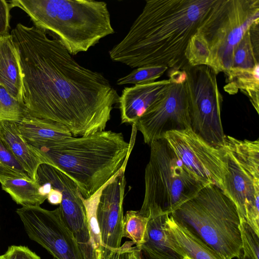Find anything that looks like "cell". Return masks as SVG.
<instances>
[{"mask_svg":"<svg viewBox=\"0 0 259 259\" xmlns=\"http://www.w3.org/2000/svg\"><path fill=\"white\" fill-rule=\"evenodd\" d=\"M228 170L224 192L234 202L240 221L259 235V141L226 136Z\"/></svg>","mask_w":259,"mask_h":259,"instance_id":"ba28073f","label":"cell"},{"mask_svg":"<svg viewBox=\"0 0 259 259\" xmlns=\"http://www.w3.org/2000/svg\"><path fill=\"white\" fill-rule=\"evenodd\" d=\"M54 188L62 194L58 207L62 219L73 234L84 259H99L92 243L84 200L77 184L64 176L55 183Z\"/></svg>","mask_w":259,"mask_h":259,"instance_id":"5bb4252c","label":"cell"},{"mask_svg":"<svg viewBox=\"0 0 259 259\" xmlns=\"http://www.w3.org/2000/svg\"><path fill=\"white\" fill-rule=\"evenodd\" d=\"M166 214L149 219L140 249L158 259H186L174 248L167 238L164 228Z\"/></svg>","mask_w":259,"mask_h":259,"instance_id":"ffe728a7","label":"cell"},{"mask_svg":"<svg viewBox=\"0 0 259 259\" xmlns=\"http://www.w3.org/2000/svg\"><path fill=\"white\" fill-rule=\"evenodd\" d=\"M10 34L28 114L62 124L75 137L105 130L119 97L109 81L80 65L49 32L18 23Z\"/></svg>","mask_w":259,"mask_h":259,"instance_id":"6da1fadb","label":"cell"},{"mask_svg":"<svg viewBox=\"0 0 259 259\" xmlns=\"http://www.w3.org/2000/svg\"><path fill=\"white\" fill-rule=\"evenodd\" d=\"M0 85L18 101L24 103L19 54L10 33L0 36Z\"/></svg>","mask_w":259,"mask_h":259,"instance_id":"e0dca14e","label":"cell"},{"mask_svg":"<svg viewBox=\"0 0 259 259\" xmlns=\"http://www.w3.org/2000/svg\"><path fill=\"white\" fill-rule=\"evenodd\" d=\"M125 168L123 167L102 188L97 198L96 217L104 249L114 250L121 246Z\"/></svg>","mask_w":259,"mask_h":259,"instance_id":"4fadbf2b","label":"cell"},{"mask_svg":"<svg viewBox=\"0 0 259 259\" xmlns=\"http://www.w3.org/2000/svg\"><path fill=\"white\" fill-rule=\"evenodd\" d=\"M149 145L144 197L139 210L148 219L172 213L205 186L189 172L165 139Z\"/></svg>","mask_w":259,"mask_h":259,"instance_id":"8992f818","label":"cell"},{"mask_svg":"<svg viewBox=\"0 0 259 259\" xmlns=\"http://www.w3.org/2000/svg\"><path fill=\"white\" fill-rule=\"evenodd\" d=\"M0 136L31 179L36 181L37 168L45 163L34 148L22 137L17 122H1Z\"/></svg>","mask_w":259,"mask_h":259,"instance_id":"d6986e66","label":"cell"},{"mask_svg":"<svg viewBox=\"0 0 259 259\" xmlns=\"http://www.w3.org/2000/svg\"><path fill=\"white\" fill-rule=\"evenodd\" d=\"M177 157L197 181L224 189L228 170L227 153L223 148L211 146L191 128L172 131L163 136Z\"/></svg>","mask_w":259,"mask_h":259,"instance_id":"30bf717a","label":"cell"},{"mask_svg":"<svg viewBox=\"0 0 259 259\" xmlns=\"http://www.w3.org/2000/svg\"><path fill=\"white\" fill-rule=\"evenodd\" d=\"M225 74L226 75L225 91L230 95H234L239 90L248 98L258 114L259 64L252 69L232 67Z\"/></svg>","mask_w":259,"mask_h":259,"instance_id":"44dd1931","label":"cell"},{"mask_svg":"<svg viewBox=\"0 0 259 259\" xmlns=\"http://www.w3.org/2000/svg\"><path fill=\"white\" fill-rule=\"evenodd\" d=\"M187 78V73L185 70L171 69L169 73L170 82L184 83Z\"/></svg>","mask_w":259,"mask_h":259,"instance_id":"d6a6232c","label":"cell"},{"mask_svg":"<svg viewBox=\"0 0 259 259\" xmlns=\"http://www.w3.org/2000/svg\"><path fill=\"white\" fill-rule=\"evenodd\" d=\"M53 205H59L62 201V194L58 190L52 188L47 199Z\"/></svg>","mask_w":259,"mask_h":259,"instance_id":"836d02e7","label":"cell"},{"mask_svg":"<svg viewBox=\"0 0 259 259\" xmlns=\"http://www.w3.org/2000/svg\"><path fill=\"white\" fill-rule=\"evenodd\" d=\"M258 40V22H256L246 32L236 47L232 67L252 69L259 64Z\"/></svg>","mask_w":259,"mask_h":259,"instance_id":"603a6c76","label":"cell"},{"mask_svg":"<svg viewBox=\"0 0 259 259\" xmlns=\"http://www.w3.org/2000/svg\"><path fill=\"white\" fill-rule=\"evenodd\" d=\"M16 212L29 238L56 259H84L72 233L63 222L58 207L23 206Z\"/></svg>","mask_w":259,"mask_h":259,"instance_id":"8fae6325","label":"cell"},{"mask_svg":"<svg viewBox=\"0 0 259 259\" xmlns=\"http://www.w3.org/2000/svg\"><path fill=\"white\" fill-rule=\"evenodd\" d=\"M133 241H126L120 248L110 250L103 248L99 259H128L130 253L136 246Z\"/></svg>","mask_w":259,"mask_h":259,"instance_id":"f546056e","label":"cell"},{"mask_svg":"<svg viewBox=\"0 0 259 259\" xmlns=\"http://www.w3.org/2000/svg\"><path fill=\"white\" fill-rule=\"evenodd\" d=\"M17 123L22 137L28 144L37 149L73 136L70 131L62 124L29 115Z\"/></svg>","mask_w":259,"mask_h":259,"instance_id":"ac0fdd59","label":"cell"},{"mask_svg":"<svg viewBox=\"0 0 259 259\" xmlns=\"http://www.w3.org/2000/svg\"><path fill=\"white\" fill-rule=\"evenodd\" d=\"M28 115L24 103L14 98L0 85V122H19Z\"/></svg>","mask_w":259,"mask_h":259,"instance_id":"484cf974","label":"cell"},{"mask_svg":"<svg viewBox=\"0 0 259 259\" xmlns=\"http://www.w3.org/2000/svg\"><path fill=\"white\" fill-rule=\"evenodd\" d=\"M36 27L55 35L72 56L115 33L107 4L93 0H11Z\"/></svg>","mask_w":259,"mask_h":259,"instance_id":"277c9868","label":"cell"},{"mask_svg":"<svg viewBox=\"0 0 259 259\" xmlns=\"http://www.w3.org/2000/svg\"><path fill=\"white\" fill-rule=\"evenodd\" d=\"M10 9L8 1L0 0V36L9 33Z\"/></svg>","mask_w":259,"mask_h":259,"instance_id":"1f68e13d","label":"cell"},{"mask_svg":"<svg viewBox=\"0 0 259 259\" xmlns=\"http://www.w3.org/2000/svg\"><path fill=\"white\" fill-rule=\"evenodd\" d=\"M141 256L142 259H158L143 250H141Z\"/></svg>","mask_w":259,"mask_h":259,"instance_id":"d590c367","label":"cell"},{"mask_svg":"<svg viewBox=\"0 0 259 259\" xmlns=\"http://www.w3.org/2000/svg\"><path fill=\"white\" fill-rule=\"evenodd\" d=\"M164 228L174 248L186 259H223L199 237L176 221L171 214L166 215Z\"/></svg>","mask_w":259,"mask_h":259,"instance_id":"2e32d148","label":"cell"},{"mask_svg":"<svg viewBox=\"0 0 259 259\" xmlns=\"http://www.w3.org/2000/svg\"><path fill=\"white\" fill-rule=\"evenodd\" d=\"M137 131L133 124L129 142L121 133L104 130L63 138L42 148H33L45 164L70 177L83 199L88 200L126 166Z\"/></svg>","mask_w":259,"mask_h":259,"instance_id":"3957f363","label":"cell"},{"mask_svg":"<svg viewBox=\"0 0 259 259\" xmlns=\"http://www.w3.org/2000/svg\"><path fill=\"white\" fill-rule=\"evenodd\" d=\"M238 259H250L249 257L247 256L244 255L242 252L240 253V255L238 258Z\"/></svg>","mask_w":259,"mask_h":259,"instance_id":"8d00e7d4","label":"cell"},{"mask_svg":"<svg viewBox=\"0 0 259 259\" xmlns=\"http://www.w3.org/2000/svg\"><path fill=\"white\" fill-rule=\"evenodd\" d=\"M168 69L164 66H149L136 68L128 74L119 78L116 84H139L156 81Z\"/></svg>","mask_w":259,"mask_h":259,"instance_id":"83f0119b","label":"cell"},{"mask_svg":"<svg viewBox=\"0 0 259 259\" xmlns=\"http://www.w3.org/2000/svg\"><path fill=\"white\" fill-rule=\"evenodd\" d=\"M10 179L32 180L0 136V183Z\"/></svg>","mask_w":259,"mask_h":259,"instance_id":"d4e9b609","label":"cell"},{"mask_svg":"<svg viewBox=\"0 0 259 259\" xmlns=\"http://www.w3.org/2000/svg\"><path fill=\"white\" fill-rule=\"evenodd\" d=\"M5 259H40L28 247L22 245H11L3 254Z\"/></svg>","mask_w":259,"mask_h":259,"instance_id":"4dcf8cb0","label":"cell"},{"mask_svg":"<svg viewBox=\"0 0 259 259\" xmlns=\"http://www.w3.org/2000/svg\"><path fill=\"white\" fill-rule=\"evenodd\" d=\"M170 83L168 78L124 88L118 103L121 123L134 124Z\"/></svg>","mask_w":259,"mask_h":259,"instance_id":"9a60e30c","label":"cell"},{"mask_svg":"<svg viewBox=\"0 0 259 259\" xmlns=\"http://www.w3.org/2000/svg\"><path fill=\"white\" fill-rule=\"evenodd\" d=\"M128 259H142L141 249L136 246V248L129 254Z\"/></svg>","mask_w":259,"mask_h":259,"instance_id":"e575fe53","label":"cell"},{"mask_svg":"<svg viewBox=\"0 0 259 259\" xmlns=\"http://www.w3.org/2000/svg\"><path fill=\"white\" fill-rule=\"evenodd\" d=\"M214 0H147L123 38L109 51L131 68L185 70L188 43Z\"/></svg>","mask_w":259,"mask_h":259,"instance_id":"7a4b0ae2","label":"cell"},{"mask_svg":"<svg viewBox=\"0 0 259 259\" xmlns=\"http://www.w3.org/2000/svg\"><path fill=\"white\" fill-rule=\"evenodd\" d=\"M185 58L190 67L209 66L210 52L204 38L196 32L190 38L185 53Z\"/></svg>","mask_w":259,"mask_h":259,"instance_id":"4316f807","label":"cell"},{"mask_svg":"<svg viewBox=\"0 0 259 259\" xmlns=\"http://www.w3.org/2000/svg\"><path fill=\"white\" fill-rule=\"evenodd\" d=\"M1 186L17 204L22 206L40 205L47 199L40 194V186L36 181L10 179L3 182Z\"/></svg>","mask_w":259,"mask_h":259,"instance_id":"7402d4cb","label":"cell"},{"mask_svg":"<svg viewBox=\"0 0 259 259\" xmlns=\"http://www.w3.org/2000/svg\"><path fill=\"white\" fill-rule=\"evenodd\" d=\"M0 259H5L3 255H0Z\"/></svg>","mask_w":259,"mask_h":259,"instance_id":"74e56055","label":"cell"},{"mask_svg":"<svg viewBox=\"0 0 259 259\" xmlns=\"http://www.w3.org/2000/svg\"><path fill=\"white\" fill-rule=\"evenodd\" d=\"M134 124L148 145L168 132L191 128L184 83L170 82Z\"/></svg>","mask_w":259,"mask_h":259,"instance_id":"7c38bea8","label":"cell"},{"mask_svg":"<svg viewBox=\"0 0 259 259\" xmlns=\"http://www.w3.org/2000/svg\"><path fill=\"white\" fill-rule=\"evenodd\" d=\"M259 21L258 0H214L197 32L210 52L209 66L217 75L233 66L234 51L246 32Z\"/></svg>","mask_w":259,"mask_h":259,"instance_id":"52a82bcc","label":"cell"},{"mask_svg":"<svg viewBox=\"0 0 259 259\" xmlns=\"http://www.w3.org/2000/svg\"><path fill=\"white\" fill-rule=\"evenodd\" d=\"M239 229L243 254L250 259H259V235H257L245 220L240 221Z\"/></svg>","mask_w":259,"mask_h":259,"instance_id":"f1b7e54d","label":"cell"},{"mask_svg":"<svg viewBox=\"0 0 259 259\" xmlns=\"http://www.w3.org/2000/svg\"><path fill=\"white\" fill-rule=\"evenodd\" d=\"M170 214L223 259L239 258L242 251L239 216L234 202L220 188L205 185Z\"/></svg>","mask_w":259,"mask_h":259,"instance_id":"5b68a950","label":"cell"},{"mask_svg":"<svg viewBox=\"0 0 259 259\" xmlns=\"http://www.w3.org/2000/svg\"><path fill=\"white\" fill-rule=\"evenodd\" d=\"M148 220L139 210L126 211L123 219L122 237L130 239L140 249L144 241Z\"/></svg>","mask_w":259,"mask_h":259,"instance_id":"cb8c5ba5","label":"cell"},{"mask_svg":"<svg viewBox=\"0 0 259 259\" xmlns=\"http://www.w3.org/2000/svg\"><path fill=\"white\" fill-rule=\"evenodd\" d=\"M185 70L191 128L211 146L223 148L226 138L221 118L223 97L217 74L208 65L189 66Z\"/></svg>","mask_w":259,"mask_h":259,"instance_id":"9c48e42d","label":"cell"}]
</instances>
